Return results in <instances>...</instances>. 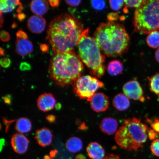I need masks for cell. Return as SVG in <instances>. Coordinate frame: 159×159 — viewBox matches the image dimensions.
I'll return each instance as SVG.
<instances>
[{
    "instance_id": "6da1fadb",
    "label": "cell",
    "mask_w": 159,
    "mask_h": 159,
    "mask_svg": "<svg viewBox=\"0 0 159 159\" xmlns=\"http://www.w3.org/2000/svg\"><path fill=\"white\" fill-rule=\"evenodd\" d=\"M84 31L82 24L76 18L61 15L50 23L46 39L55 53L75 51Z\"/></svg>"
},
{
    "instance_id": "7a4b0ae2",
    "label": "cell",
    "mask_w": 159,
    "mask_h": 159,
    "mask_svg": "<svg viewBox=\"0 0 159 159\" xmlns=\"http://www.w3.org/2000/svg\"><path fill=\"white\" fill-rule=\"evenodd\" d=\"M94 38L104 54L116 57L128 50L130 39L124 25L109 21L97 27Z\"/></svg>"
},
{
    "instance_id": "3957f363",
    "label": "cell",
    "mask_w": 159,
    "mask_h": 159,
    "mask_svg": "<svg viewBox=\"0 0 159 159\" xmlns=\"http://www.w3.org/2000/svg\"><path fill=\"white\" fill-rule=\"evenodd\" d=\"M83 69L82 61L73 51L55 53L50 60L49 72L57 85L66 87L80 77Z\"/></svg>"
},
{
    "instance_id": "277c9868",
    "label": "cell",
    "mask_w": 159,
    "mask_h": 159,
    "mask_svg": "<svg viewBox=\"0 0 159 159\" xmlns=\"http://www.w3.org/2000/svg\"><path fill=\"white\" fill-rule=\"evenodd\" d=\"M148 128L136 118L125 119L115 134V142L121 148L137 152L146 142Z\"/></svg>"
},
{
    "instance_id": "5b68a950",
    "label": "cell",
    "mask_w": 159,
    "mask_h": 159,
    "mask_svg": "<svg viewBox=\"0 0 159 159\" xmlns=\"http://www.w3.org/2000/svg\"><path fill=\"white\" fill-rule=\"evenodd\" d=\"M79 57L97 78H101L105 71V57L94 38L89 35V29L84 30L78 44Z\"/></svg>"
},
{
    "instance_id": "8992f818",
    "label": "cell",
    "mask_w": 159,
    "mask_h": 159,
    "mask_svg": "<svg viewBox=\"0 0 159 159\" xmlns=\"http://www.w3.org/2000/svg\"><path fill=\"white\" fill-rule=\"evenodd\" d=\"M134 30L142 34H149L159 30V1L144 0L135 10Z\"/></svg>"
},
{
    "instance_id": "52a82bcc",
    "label": "cell",
    "mask_w": 159,
    "mask_h": 159,
    "mask_svg": "<svg viewBox=\"0 0 159 159\" xmlns=\"http://www.w3.org/2000/svg\"><path fill=\"white\" fill-rule=\"evenodd\" d=\"M104 86L97 77L89 75L80 77L73 84L75 94L81 99L89 101L96 91Z\"/></svg>"
},
{
    "instance_id": "ba28073f",
    "label": "cell",
    "mask_w": 159,
    "mask_h": 159,
    "mask_svg": "<svg viewBox=\"0 0 159 159\" xmlns=\"http://www.w3.org/2000/svg\"><path fill=\"white\" fill-rule=\"evenodd\" d=\"M122 90L128 98L142 102L145 101L142 87L138 81L135 80L125 83L123 87Z\"/></svg>"
},
{
    "instance_id": "9c48e42d",
    "label": "cell",
    "mask_w": 159,
    "mask_h": 159,
    "mask_svg": "<svg viewBox=\"0 0 159 159\" xmlns=\"http://www.w3.org/2000/svg\"><path fill=\"white\" fill-rule=\"evenodd\" d=\"M16 51L21 56L24 57L32 53L33 45L28 39L27 35L25 32L19 30L16 33Z\"/></svg>"
},
{
    "instance_id": "30bf717a",
    "label": "cell",
    "mask_w": 159,
    "mask_h": 159,
    "mask_svg": "<svg viewBox=\"0 0 159 159\" xmlns=\"http://www.w3.org/2000/svg\"><path fill=\"white\" fill-rule=\"evenodd\" d=\"M89 101L91 109L96 112H105L109 107L108 97L102 93H95Z\"/></svg>"
},
{
    "instance_id": "8fae6325",
    "label": "cell",
    "mask_w": 159,
    "mask_h": 159,
    "mask_svg": "<svg viewBox=\"0 0 159 159\" xmlns=\"http://www.w3.org/2000/svg\"><path fill=\"white\" fill-rule=\"evenodd\" d=\"M12 147L17 153L23 154L28 148L29 141L25 135L20 133L13 135L11 141Z\"/></svg>"
},
{
    "instance_id": "7c38bea8",
    "label": "cell",
    "mask_w": 159,
    "mask_h": 159,
    "mask_svg": "<svg viewBox=\"0 0 159 159\" xmlns=\"http://www.w3.org/2000/svg\"><path fill=\"white\" fill-rule=\"evenodd\" d=\"M56 100L52 94L45 93L41 94L37 100V105L42 111L46 112L54 108Z\"/></svg>"
},
{
    "instance_id": "4fadbf2b",
    "label": "cell",
    "mask_w": 159,
    "mask_h": 159,
    "mask_svg": "<svg viewBox=\"0 0 159 159\" xmlns=\"http://www.w3.org/2000/svg\"><path fill=\"white\" fill-rule=\"evenodd\" d=\"M46 22L43 17L33 15L30 17L27 22V26L30 31L34 34L40 33L44 30Z\"/></svg>"
},
{
    "instance_id": "5bb4252c",
    "label": "cell",
    "mask_w": 159,
    "mask_h": 159,
    "mask_svg": "<svg viewBox=\"0 0 159 159\" xmlns=\"http://www.w3.org/2000/svg\"><path fill=\"white\" fill-rule=\"evenodd\" d=\"M35 139L40 146L45 147L49 146L52 143L53 134L51 130L45 127L36 131Z\"/></svg>"
},
{
    "instance_id": "9a60e30c",
    "label": "cell",
    "mask_w": 159,
    "mask_h": 159,
    "mask_svg": "<svg viewBox=\"0 0 159 159\" xmlns=\"http://www.w3.org/2000/svg\"><path fill=\"white\" fill-rule=\"evenodd\" d=\"M118 126V122L116 119L112 118H106L101 121L99 128L104 134L111 135L117 132Z\"/></svg>"
},
{
    "instance_id": "2e32d148",
    "label": "cell",
    "mask_w": 159,
    "mask_h": 159,
    "mask_svg": "<svg viewBox=\"0 0 159 159\" xmlns=\"http://www.w3.org/2000/svg\"><path fill=\"white\" fill-rule=\"evenodd\" d=\"M86 150L91 159H104L105 157L104 149L98 143H91L87 146Z\"/></svg>"
},
{
    "instance_id": "e0dca14e",
    "label": "cell",
    "mask_w": 159,
    "mask_h": 159,
    "mask_svg": "<svg viewBox=\"0 0 159 159\" xmlns=\"http://www.w3.org/2000/svg\"><path fill=\"white\" fill-rule=\"evenodd\" d=\"M30 8L35 15L41 16L47 13L49 9L48 2L47 1H33L30 3Z\"/></svg>"
},
{
    "instance_id": "ac0fdd59",
    "label": "cell",
    "mask_w": 159,
    "mask_h": 159,
    "mask_svg": "<svg viewBox=\"0 0 159 159\" xmlns=\"http://www.w3.org/2000/svg\"><path fill=\"white\" fill-rule=\"evenodd\" d=\"M112 104L117 110L123 111L126 110L130 106V102L128 97L124 94L119 93L114 97Z\"/></svg>"
},
{
    "instance_id": "d6986e66",
    "label": "cell",
    "mask_w": 159,
    "mask_h": 159,
    "mask_svg": "<svg viewBox=\"0 0 159 159\" xmlns=\"http://www.w3.org/2000/svg\"><path fill=\"white\" fill-rule=\"evenodd\" d=\"M83 142L80 139L76 137L70 138L66 143V147L71 153H75L80 152L83 148Z\"/></svg>"
},
{
    "instance_id": "ffe728a7",
    "label": "cell",
    "mask_w": 159,
    "mask_h": 159,
    "mask_svg": "<svg viewBox=\"0 0 159 159\" xmlns=\"http://www.w3.org/2000/svg\"><path fill=\"white\" fill-rule=\"evenodd\" d=\"M32 125L30 120L26 118L18 119L15 125V129L20 134L29 133L31 130Z\"/></svg>"
},
{
    "instance_id": "44dd1931",
    "label": "cell",
    "mask_w": 159,
    "mask_h": 159,
    "mask_svg": "<svg viewBox=\"0 0 159 159\" xmlns=\"http://www.w3.org/2000/svg\"><path fill=\"white\" fill-rule=\"evenodd\" d=\"M124 68V65L120 61L115 60L108 63L107 71L110 75L113 76H117L122 74Z\"/></svg>"
},
{
    "instance_id": "7402d4cb",
    "label": "cell",
    "mask_w": 159,
    "mask_h": 159,
    "mask_svg": "<svg viewBox=\"0 0 159 159\" xmlns=\"http://www.w3.org/2000/svg\"><path fill=\"white\" fill-rule=\"evenodd\" d=\"M1 12L9 13L13 11L17 6H20L21 3L19 1L16 0H1L0 1Z\"/></svg>"
},
{
    "instance_id": "603a6c76",
    "label": "cell",
    "mask_w": 159,
    "mask_h": 159,
    "mask_svg": "<svg viewBox=\"0 0 159 159\" xmlns=\"http://www.w3.org/2000/svg\"><path fill=\"white\" fill-rule=\"evenodd\" d=\"M146 42L152 48H159V31H155L149 34L147 37Z\"/></svg>"
},
{
    "instance_id": "cb8c5ba5",
    "label": "cell",
    "mask_w": 159,
    "mask_h": 159,
    "mask_svg": "<svg viewBox=\"0 0 159 159\" xmlns=\"http://www.w3.org/2000/svg\"><path fill=\"white\" fill-rule=\"evenodd\" d=\"M149 87L151 92L159 96V73L148 78Z\"/></svg>"
},
{
    "instance_id": "d4e9b609",
    "label": "cell",
    "mask_w": 159,
    "mask_h": 159,
    "mask_svg": "<svg viewBox=\"0 0 159 159\" xmlns=\"http://www.w3.org/2000/svg\"><path fill=\"white\" fill-rule=\"evenodd\" d=\"M125 8L136 7V9L140 7L143 1V0H133V1H124Z\"/></svg>"
},
{
    "instance_id": "484cf974",
    "label": "cell",
    "mask_w": 159,
    "mask_h": 159,
    "mask_svg": "<svg viewBox=\"0 0 159 159\" xmlns=\"http://www.w3.org/2000/svg\"><path fill=\"white\" fill-rule=\"evenodd\" d=\"M151 152L155 156L159 157V139H155L151 144Z\"/></svg>"
},
{
    "instance_id": "4316f807",
    "label": "cell",
    "mask_w": 159,
    "mask_h": 159,
    "mask_svg": "<svg viewBox=\"0 0 159 159\" xmlns=\"http://www.w3.org/2000/svg\"><path fill=\"white\" fill-rule=\"evenodd\" d=\"M109 4L111 9L118 11L121 9L125 3L124 1H109Z\"/></svg>"
},
{
    "instance_id": "83f0119b",
    "label": "cell",
    "mask_w": 159,
    "mask_h": 159,
    "mask_svg": "<svg viewBox=\"0 0 159 159\" xmlns=\"http://www.w3.org/2000/svg\"><path fill=\"white\" fill-rule=\"evenodd\" d=\"M148 120L150 123L153 130L157 133H159V119L156 118L152 120L148 119Z\"/></svg>"
},
{
    "instance_id": "f1b7e54d",
    "label": "cell",
    "mask_w": 159,
    "mask_h": 159,
    "mask_svg": "<svg viewBox=\"0 0 159 159\" xmlns=\"http://www.w3.org/2000/svg\"><path fill=\"white\" fill-rule=\"evenodd\" d=\"M92 7L95 9L101 10L104 9L105 3L103 1H93L91 2Z\"/></svg>"
},
{
    "instance_id": "f546056e",
    "label": "cell",
    "mask_w": 159,
    "mask_h": 159,
    "mask_svg": "<svg viewBox=\"0 0 159 159\" xmlns=\"http://www.w3.org/2000/svg\"><path fill=\"white\" fill-rule=\"evenodd\" d=\"M0 38L1 40L3 42L9 41L10 39L9 33L5 31H2L0 34Z\"/></svg>"
},
{
    "instance_id": "4dcf8cb0",
    "label": "cell",
    "mask_w": 159,
    "mask_h": 159,
    "mask_svg": "<svg viewBox=\"0 0 159 159\" xmlns=\"http://www.w3.org/2000/svg\"><path fill=\"white\" fill-rule=\"evenodd\" d=\"M0 63H1V66L4 68H7L11 65V61L9 58L4 57L1 59Z\"/></svg>"
},
{
    "instance_id": "1f68e13d",
    "label": "cell",
    "mask_w": 159,
    "mask_h": 159,
    "mask_svg": "<svg viewBox=\"0 0 159 159\" xmlns=\"http://www.w3.org/2000/svg\"><path fill=\"white\" fill-rule=\"evenodd\" d=\"M31 69L30 65L26 62H23L20 66V69L21 71H25L29 70Z\"/></svg>"
},
{
    "instance_id": "d6a6232c",
    "label": "cell",
    "mask_w": 159,
    "mask_h": 159,
    "mask_svg": "<svg viewBox=\"0 0 159 159\" xmlns=\"http://www.w3.org/2000/svg\"><path fill=\"white\" fill-rule=\"evenodd\" d=\"M157 133L155 132L152 129L148 128V136L150 140H154L156 139L157 136Z\"/></svg>"
},
{
    "instance_id": "836d02e7",
    "label": "cell",
    "mask_w": 159,
    "mask_h": 159,
    "mask_svg": "<svg viewBox=\"0 0 159 159\" xmlns=\"http://www.w3.org/2000/svg\"><path fill=\"white\" fill-rule=\"evenodd\" d=\"M65 2L70 7H75L79 6L81 2V1H65Z\"/></svg>"
},
{
    "instance_id": "e575fe53",
    "label": "cell",
    "mask_w": 159,
    "mask_h": 159,
    "mask_svg": "<svg viewBox=\"0 0 159 159\" xmlns=\"http://www.w3.org/2000/svg\"><path fill=\"white\" fill-rule=\"evenodd\" d=\"M50 5L52 7H58L59 5V1L58 0H50L48 1Z\"/></svg>"
},
{
    "instance_id": "d590c367",
    "label": "cell",
    "mask_w": 159,
    "mask_h": 159,
    "mask_svg": "<svg viewBox=\"0 0 159 159\" xmlns=\"http://www.w3.org/2000/svg\"><path fill=\"white\" fill-rule=\"evenodd\" d=\"M104 159H121L118 155L109 154L105 157Z\"/></svg>"
},
{
    "instance_id": "8d00e7d4",
    "label": "cell",
    "mask_w": 159,
    "mask_h": 159,
    "mask_svg": "<svg viewBox=\"0 0 159 159\" xmlns=\"http://www.w3.org/2000/svg\"><path fill=\"white\" fill-rule=\"evenodd\" d=\"M46 119L50 123H53L55 122L56 117L54 115H50L46 116Z\"/></svg>"
},
{
    "instance_id": "74e56055",
    "label": "cell",
    "mask_w": 159,
    "mask_h": 159,
    "mask_svg": "<svg viewBox=\"0 0 159 159\" xmlns=\"http://www.w3.org/2000/svg\"><path fill=\"white\" fill-rule=\"evenodd\" d=\"M40 48L42 51L43 52H46L48 49V47L47 45L44 44H41L40 46Z\"/></svg>"
},
{
    "instance_id": "f35d334b",
    "label": "cell",
    "mask_w": 159,
    "mask_h": 159,
    "mask_svg": "<svg viewBox=\"0 0 159 159\" xmlns=\"http://www.w3.org/2000/svg\"><path fill=\"white\" fill-rule=\"evenodd\" d=\"M117 17V15H116V13H111V15H109L108 19L109 21H112L113 20H115Z\"/></svg>"
},
{
    "instance_id": "ab89813d",
    "label": "cell",
    "mask_w": 159,
    "mask_h": 159,
    "mask_svg": "<svg viewBox=\"0 0 159 159\" xmlns=\"http://www.w3.org/2000/svg\"><path fill=\"white\" fill-rule=\"evenodd\" d=\"M58 152V151L56 150H51L50 152L49 156L51 157V158H53L56 156Z\"/></svg>"
},
{
    "instance_id": "60d3db41",
    "label": "cell",
    "mask_w": 159,
    "mask_h": 159,
    "mask_svg": "<svg viewBox=\"0 0 159 159\" xmlns=\"http://www.w3.org/2000/svg\"><path fill=\"white\" fill-rule=\"evenodd\" d=\"M155 57L157 61L159 63V48L157 49L155 53Z\"/></svg>"
},
{
    "instance_id": "b9f144b4",
    "label": "cell",
    "mask_w": 159,
    "mask_h": 159,
    "mask_svg": "<svg viewBox=\"0 0 159 159\" xmlns=\"http://www.w3.org/2000/svg\"><path fill=\"white\" fill-rule=\"evenodd\" d=\"M75 159H86L84 155L81 154H78L75 157Z\"/></svg>"
},
{
    "instance_id": "7bdbcfd3",
    "label": "cell",
    "mask_w": 159,
    "mask_h": 159,
    "mask_svg": "<svg viewBox=\"0 0 159 159\" xmlns=\"http://www.w3.org/2000/svg\"><path fill=\"white\" fill-rule=\"evenodd\" d=\"M18 17V19H19L20 20L22 21L25 18V15H24L23 13L19 14Z\"/></svg>"
},
{
    "instance_id": "ee69618b",
    "label": "cell",
    "mask_w": 159,
    "mask_h": 159,
    "mask_svg": "<svg viewBox=\"0 0 159 159\" xmlns=\"http://www.w3.org/2000/svg\"><path fill=\"white\" fill-rule=\"evenodd\" d=\"M3 18L2 15V13L1 12V27H2V25L3 24Z\"/></svg>"
},
{
    "instance_id": "f6af8a7d",
    "label": "cell",
    "mask_w": 159,
    "mask_h": 159,
    "mask_svg": "<svg viewBox=\"0 0 159 159\" xmlns=\"http://www.w3.org/2000/svg\"><path fill=\"white\" fill-rule=\"evenodd\" d=\"M44 159H53V158H51L50 156L48 155H45L44 156Z\"/></svg>"
},
{
    "instance_id": "bcb514c9",
    "label": "cell",
    "mask_w": 159,
    "mask_h": 159,
    "mask_svg": "<svg viewBox=\"0 0 159 159\" xmlns=\"http://www.w3.org/2000/svg\"><path fill=\"white\" fill-rule=\"evenodd\" d=\"M0 53H1V55L2 56H4L5 55V53L4 52V51L3 49H2V48H1V51H0Z\"/></svg>"
},
{
    "instance_id": "7dc6e473",
    "label": "cell",
    "mask_w": 159,
    "mask_h": 159,
    "mask_svg": "<svg viewBox=\"0 0 159 159\" xmlns=\"http://www.w3.org/2000/svg\"></svg>"
}]
</instances>
